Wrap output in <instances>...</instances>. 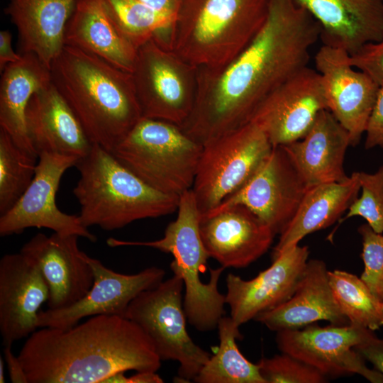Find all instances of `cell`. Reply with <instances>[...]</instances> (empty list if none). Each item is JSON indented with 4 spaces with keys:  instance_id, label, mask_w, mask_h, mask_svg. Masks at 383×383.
Listing matches in <instances>:
<instances>
[{
    "instance_id": "obj_1",
    "label": "cell",
    "mask_w": 383,
    "mask_h": 383,
    "mask_svg": "<svg viewBox=\"0 0 383 383\" xmlns=\"http://www.w3.org/2000/svg\"><path fill=\"white\" fill-rule=\"evenodd\" d=\"M320 35V25L297 0H270L265 24L238 55L198 69L195 103L182 130L204 145L248 122L270 93L308 66Z\"/></svg>"
},
{
    "instance_id": "obj_2",
    "label": "cell",
    "mask_w": 383,
    "mask_h": 383,
    "mask_svg": "<svg viewBox=\"0 0 383 383\" xmlns=\"http://www.w3.org/2000/svg\"><path fill=\"white\" fill-rule=\"evenodd\" d=\"M18 357L28 383H104L121 372H157L161 360L142 328L120 316L97 315L30 335Z\"/></svg>"
},
{
    "instance_id": "obj_3",
    "label": "cell",
    "mask_w": 383,
    "mask_h": 383,
    "mask_svg": "<svg viewBox=\"0 0 383 383\" xmlns=\"http://www.w3.org/2000/svg\"><path fill=\"white\" fill-rule=\"evenodd\" d=\"M50 70L52 84L94 144L111 152L143 118L131 73L68 45Z\"/></svg>"
},
{
    "instance_id": "obj_4",
    "label": "cell",
    "mask_w": 383,
    "mask_h": 383,
    "mask_svg": "<svg viewBox=\"0 0 383 383\" xmlns=\"http://www.w3.org/2000/svg\"><path fill=\"white\" fill-rule=\"evenodd\" d=\"M75 167L79 179L73 194L80 205L79 217L87 228L113 231L135 221L170 215L178 209L179 196L151 187L97 144Z\"/></svg>"
},
{
    "instance_id": "obj_5",
    "label": "cell",
    "mask_w": 383,
    "mask_h": 383,
    "mask_svg": "<svg viewBox=\"0 0 383 383\" xmlns=\"http://www.w3.org/2000/svg\"><path fill=\"white\" fill-rule=\"evenodd\" d=\"M270 0H183L170 36L171 48L199 68L226 65L265 24Z\"/></svg>"
},
{
    "instance_id": "obj_6",
    "label": "cell",
    "mask_w": 383,
    "mask_h": 383,
    "mask_svg": "<svg viewBox=\"0 0 383 383\" xmlns=\"http://www.w3.org/2000/svg\"><path fill=\"white\" fill-rule=\"evenodd\" d=\"M177 211L176 219L167 225L159 240L127 241L109 238L106 243L111 248L146 246L170 253L173 257L170 268L183 280V306L189 323L199 331H212L225 313L226 295L219 292L218 283L226 268H210L209 282H202L200 274L205 272L209 256L201 240V213L192 189L179 196Z\"/></svg>"
},
{
    "instance_id": "obj_7",
    "label": "cell",
    "mask_w": 383,
    "mask_h": 383,
    "mask_svg": "<svg viewBox=\"0 0 383 383\" xmlns=\"http://www.w3.org/2000/svg\"><path fill=\"white\" fill-rule=\"evenodd\" d=\"M202 149L181 126L143 117L111 153L151 187L180 196L192 188Z\"/></svg>"
},
{
    "instance_id": "obj_8",
    "label": "cell",
    "mask_w": 383,
    "mask_h": 383,
    "mask_svg": "<svg viewBox=\"0 0 383 383\" xmlns=\"http://www.w3.org/2000/svg\"><path fill=\"white\" fill-rule=\"evenodd\" d=\"M272 148L250 121L205 143L192 188L201 216L242 187Z\"/></svg>"
},
{
    "instance_id": "obj_9",
    "label": "cell",
    "mask_w": 383,
    "mask_h": 383,
    "mask_svg": "<svg viewBox=\"0 0 383 383\" xmlns=\"http://www.w3.org/2000/svg\"><path fill=\"white\" fill-rule=\"evenodd\" d=\"M183 280L174 274L140 293L129 304L126 317L150 339L161 360L179 362L177 379H194L211 355L189 336L182 301Z\"/></svg>"
},
{
    "instance_id": "obj_10",
    "label": "cell",
    "mask_w": 383,
    "mask_h": 383,
    "mask_svg": "<svg viewBox=\"0 0 383 383\" xmlns=\"http://www.w3.org/2000/svg\"><path fill=\"white\" fill-rule=\"evenodd\" d=\"M197 72L166 44L140 46L131 75L142 116L182 126L194 108Z\"/></svg>"
},
{
    "instance_id": "obj_11",
    "label": "cell",
    "mask_w": 383,
    "mask_h": 383,
    "mask_svg": "<svg viewBox=\"0 0 383 383\" xmlns=\"http://www.w3.org/2000/svg\"><path fill=\"white\" fill-rule=\"evenodd\" d=\"M375 336L367 328L348 324L277 331L279 350L320 371L326 377L357 374L372 383H383V374L369 369L365 360L354 349Z\"/></svg>"
},
{
    "instance_id": "obj_12",
    "label": "cell",
    "mask_w": 383,
    "mask_h": 383,
    "mask_svg": "<svg viewBox=\"0 0 383 383\" xmlns=\"http://www.w3.org/2000/svg\"><path fill=\"white\" fill-rule=\"evenodd\" d=\"M78 160L75 157L59 154H40L30 184L16 204L0 216V235L19 234L29 228H45L95 243L96 236L82 223L79 215L65 213L56 205L61 178Z\"/></svg>"
},
{
    "instance_id": "obj_13",
    "label": "cell",
    "mask_w": 383,
    "mask_h": 383,
    "mask_svg": "<svg viewBox=\"0 0 383 383\" xmlns=\"http://www.w3.org/2000/svg\"><path fill=\"white\" fill-rule=\"evenodd\" d=\"M308 188L284 149L275 146L251 178L210 211L243 205L281 234Z\"/></svg>"
},
{
    "instance_id": "obj_14",
    "label": "cell",
    "mask_w": 383,
    "mask_h": 383,
    "mask_svg": "<svg viewBox=\"0 0 383 383\" xmlns=\"http://www.w3.org/2000/svg\"><path fill=\"white\" fill-rule=\"evenodd\" d=\"M328 109L321 77L308 66L270 93L249 121L255 123L273 147L304 138L319 113Z\"/></svg>"
},
{
    "instance_id": "obj_15",
    "label": "cell",
    "mask_w": 383,
    "mask_h": 383,
    "mask_svg": "<svg viewBox=\"0 0 383 383\" xmlns=\"http://www.w3.org/2000/svg\"><path fill=\"white\" fill-rule=\"evenodd\" d=\"M94 272V283L87 294L73 305L61 309L40 311L38 327L67 329L84 318L97 315L126 317L131 302L142 292L163 281L165 272L150 267L133 274L113 271L95 258L87 256Z\"/></svg>"
},
{
    "instance_id": "obj_16",
    "label": "cell",
    "mask_w": 383,
    "mask_h": 383,
    "mask_svg": "<svg viewBox=\"0 0 383 383\" xmlns=\"http://www.w3.org/2000/svg\"><path fill=\"white\" fill-rule=\"evenodd\" d=\"M345 50L323 45L315 55L328 110L347 130L356 145L374 106L380 86L367 74L350 64Z\"/></svg>"
},
{
    "instance_id": "obj_17",
    "label": "cell",
    "mask_w": 383,
    "mask_h": 383,
    "mask_svg": "<svg viewBox=\"0 0 383 383\" xmlns=\"http://www.w3.org/2000/svg\"><path fill=\"white\" fill-rule=\"evenodd\" d=\"M78 235L39 233L20 252L40 270L48 289V309L67 308L83 298L94 283L87 255L78 245Z\"/></svg>"
},
{
    "instance_id": "obj_18",
    "label": "cell",
    "mask_w": 383,
    "mask_h": 383,
    "mask_svg": "<svg viewBox=\"0 0 383 383\" xmlns=\"http://www.w3.org/2000/svg\"><path fill=\"white\" fill-rule=\"evenodd\" d=\"M309 253L307 246H291L252 279L245 280L229 273L226 277V303L235 323L240 327L258 314L287 301L304 273Z\"/></svg>"
},
{
    "instance_id": "obj_19",
    "label": "cell",
    "mask_w": 383,
    "mask_h": 383,
    "mask_svg": "<svg viewBox=\"0 0 383 383\" xmlns=\"http://www.w3.org/2000/svg\"><path fill=\"white\" fill-rule=\"evenodd\" d=\"M199 231L209 257L225 268L248 266L268 250L275 235L240 204L201 216Z\"/></svg>"
},
{
    "instance_id": "obj_20",
    "label": "cell",
    "mask_w": 383,
    "mask_h": 383,
    "mask_svg": "<svg viewBox=\"0 0 383 383\" xmlns=\"http://www.w3.org/2000/svg\"><path fill=\"white\" fill-rule=\"evenodd\" d=\"M49 289L38 267L20 252L0 260V333L4 347L28 338L38 327Z\"/></svg>"
},
{
    "instance_id": "obj_21",
    "label": "cell",
    "mask_w": 383,
    "mask_h": 383,
    "mask_svg": "<svg viewBox=\"0 0 383 383\" xmlns=\"http://www.w3.org/2000/svg\"><path fill=\"white\" fill-rule=\"evenodd\" d=\"M26 122L28 138L38 156L48 152L79 160L94 145L52 82L30 98Z\"/></svg>"
},
{
    "instance_id": "obj_22",
    "label": "cell",
    "mask_w": 383,
    "mask_h": 383,
    "mask_svg": "<svg viewBox=\"0 0 383 383\" xmlns=\"http://www.w3.org/2000/svg\"><path fill=\"white\" fill-rule=\"evenodd\" d=\"M321 27L323 45L350 55L383 39V0H297Z\"/></svg>"
},
{
    "instance_id": "obj_23",
    "label": "cell",
    "mask_w": 383,
    "mask_h": 383,
    "mask_svg": "<svg viewBox=\"0 0 383 383\" xmlns=\"http://www.w3.org/2000/svg\"><path fill=\"white\" fill-rule=\"evenodd\" d=\"M350 145L347 130L329 110L324 109L304 138L280 146L309 187L341 182L348 177L343 163Z\"/></svg>"
},
{
    "instance_id": "obj_24",
    "label": "cell",
    "mask_w": 383,
    "mask_h": 383,
    "mask_svg": "<svg viewBox=\"0 0 383 383\" xmlns=\"http://www.w3.org/2000/svg\"><path fill=\"white\" fill-rule=\"evenodd\" d=\"M328 272L323 260H308L292 296L276 308L258 314L255 320L276 332L301 328L321 320L337 326L350 324L334 298Z\"/></svg>"
},
{
    "instance_id": "obj_25",
    "label": "cell",
    "mask_w": 383,
    "mask_h": 383,
    "mask_svg": "<svg viewBox=\"0 0 383 383\" xmlns=\"http://www.w3.org/2000/svg\"><path fill=\"white\" fill-rule=\"evenodd\" d=\"M65 45L94 55L131 74L138 52L111 18L104 0L75 1Z\"/></svg>"
},
{
    "instance_id": "obj_26",
    "label": "cell",
    "mask_w": 383,
    "mask_h": 383,
    "mask_svg": "<svg viewBox=\"0 0 383 383\" xmlns=\"http://www.w3.org/2000/svg\"><path fill=\"white\" fill-rule=\"evenodd\" d=\"M76 0H9L5 13L18 33L20 54L33 53L50 68L65 46Z\"/></svg>"
},
{
    "instance_id": "obj_27",
    "label": "cell",
    "mask_w": 383,
    "mask_h": 383,
    "mask_svg": "<svg viewBox=\"0 0 383 383\" xmlns=\"http://www.w3.org/2000/svg\"><path fill=\"white\" fill-rule=\"evenodd\" d=\"M360 190L359 172H353L341 182L309 187L292 219L280 234L272 259L289 247L298 245L306 235L339 220L357 198Z\"/></svg>"
},
{
    "instance_id": "obj_28",
    "label": "cell",
    "mask_w": 383,
    "mask_h": 383,
    "mask_svg": "<svg viewBox=\"0 0 383 383\" xmlns=\"http://www.w3.org/2000/svg\"><path fill=\"white\" fill-rule=\"evenodd\" d=\"M21 55L1 72L0 128L21 149L38 157L28 138L26 111L33 94L51 83L50 70L34 54Z\"/></svg>"
},
{
    "instance_id": "obj_29",
    "label": "cell",
    "mask_w": 383,
    "mask_h": 383,
    "mask_svg": "<svg viewBox=\"0 0 383 383\" xmlns=\"http://www.w3.org/2000/svg\"><path fill=\"white\" fill-rule=\"evenodd\" d=\"M219 347L194 378L197 383H266L258 364L247 360L239 350L242 335L232 318L222 316L217 326Z\"/></svg>"
},
{
    "instance_id": "obj_30",
    "label": "cell",
    "mask_w": 383,
    "mask_h": 383,
    "mask_svg": "<svg viewBox=\"0 0 383 383\" xmlns=\"http://www.w3.org/2000/svg\"><path fill=\"white\" fill-rule=\"evenodd\" d=\"M117 27L138 50L155 39L170 47L175 18L140 0H104Z\"/></svg>"
},
{
    "instance_id": "obj_31",
    "label": "cell",
    "mask_w": 383,
    "mask_h": 383,
    "mask_svg": "<svg viewBox=\"0 0 383 383\" xmlns=\"http://www.w3.org/2000/svg\"><path fill=\"white\" fill-rule=\"evenodd\" d=\"M329 284L342 313L350 324L374 331L382 325V303L363 280L346 271L328 272Z\"/></svg>"
},
{
    "instance_id": "obj_32",
    "label": "cell",
    "mask_w": 383,
    "mask_h": 383,
    "mask_svg": "<svg viewBox=\"0 0 383 383\" xmlns=\"http://www.w3.org/2000/svg\"><path fill=\"white\" fill-rule=\"evenodd\" d=\"M38 157L21 149L0 128V214L8 211L30 184Z\"/></svg>"
},
{
    "instance_id": "obj_33",
    "label": "cell",
    "mask_w": 383,
    "mask_h": 383,
    "mask_svg": "<svg viewBox=\"0 0 383 383\" xmlns=\"http://www.w3.org/2000/svg\"><path fill=\"white\" fill-rule=\"evenodd\" d=\"M359 180L362 194L340 221L361 216L374 232L383 233V165L372 174L359 172Z\"/></svg>"
},
{
    "instance_id": "obj_34",
    "label": "cell",
    "mask_w": 383,
    "mask_h": 383,
    "mask_svg": "<svg viewBox=\"0 0 383 383\" xmlns=\"http://www.w3.org/2000/svg\"><path fill=\"white\" fill-rule=\"evenodd\" d=\"M266 383H323L327 377L304 362L286 353L263 357L257 363Z\"/></svg>"
},
{
    "instance_id": "obj_35",
    "label": "cell",
    "mask_w": 383,
    "mask_h": 383,
    "mask_svg": "<svg viewBox=\"0 0 383 383\" xmlns=\"http://www.w3.org/2000/svg\"><path fill=\"white\" fill-rule=\"evenodd\" d=\"M357 231L362 238L361 256L365 265L360 278L382 303L383 233L374 232L367 223L361 225Z\"/></svg>"
},
{
    "instance_id": "obj_36",
    "label": "cell",
    "mask_w": 383,
    "mask_h": 383,
    "mask_svg": "<svg viewBox=\"0 0 383 383\" xmlns=\"http://www.w3.org/2000/svg\"><path fill=\"white\" fill-rule=\"evenodd\" d=\"M348 61L352 67L365 72L380 87L383 86V39L365 44L350 55Z\"/></svg>"
},
{
    "instance_id": "obj_37",
    "label": "cell",
    "mask_w": 383,
    "mask_h": 383,
    "mask_svg": "<svg viewBox=\"0 0 383 383\" xmlns=\"http://www.w3.org/2000/svg\"><path fill=\"white\" fill-rule=\"evenodd\" d=\"M365 133L366 149L383 147V86L379 87Z\"/></svg>"
},
{
    "instance_id": "obj_38",
    "label": "cell",
    "mask_w": 383,
    "mask_h": 383,
    "mask_svg": "<svg viewBox=\"0 0 383 383\" xmlns=\"http://www.w3.org/2000/svg\"><path fill=\"white\" fill-rule=\"evenodd\" d=\"M354 349L383 374V339H379L375 335L368 341L354 347Z\"/></svg>"
},
{
    "instance_id": "obj_39",
    "label": "cell",
    "mask_w": 383,
    "mask_h": 383,
    "mask_svg": "<svg viewBox=\"0 0 383 383\" xmlns=\"http://www.w3.org/2000/svg\"><path fill=\"white\" fill-rule=\"evenodd\" d=\"M164 381L157 372H136L126 377L124 371L118 372L104 380V383H162Z\"/></svg>"
},
{
    "instance_id": "obj_40",
    "label": "cell",
    "mask_w": 383,
    "mask_h": 383,
    "mask_svg": "<svg viewBox=\"0 0 383 383\" xmlns=\"http://www.w3.org/2000/svg\"><path fill=\"white\" fill-rule=\"evenodd\" d=\"M3 353L11 382L12 383H28L23 365L18 355L16 356L13 353L11 346L4 347Z\"/></svg>"
},
{
    "instance_id": "obj_41",
    "label": "cell",
    "mask_w": 383,
    "mask_h": 383,
    "mask_svg": "<svg viewBox=\"0 0 383 383\" xmlns=\"http://www.w3.org/2000/svg\"><path fill=\"white\" fill-rule=\"evenodd\" d=\"M11 33L9 30L0 32V70L2 72L7 65L20 60L22 55L16 53L11 45Z\"/></svg>"
},
{
    "instance_id": "obj_42",
    "label": "cell",
    "mask_w": 383,
    "mask_h": 383,
    "mask_svg": "<svg viewBox=\"0 0 383 383\" xmlns=\"http://www.w3.org/2000/svg\"><path fill=\"white\" fill-rule=\"evenodd\" d=\"M145 4L174 18L176 17L183 0H140Z\"/></svg>"
},
{
    "instance_id": "obj_43",
    "label": "cell",
    "mask_w": 383,
    "mask_h": 383,
    "mask_svg": "<svg viewBox=\"0 0 383 383\" xmlns=\"http://www.w3.org/2000/svg\"><path fill=\"white\" fill-rule=\"evenodd\" d=\"M4 357H0V383L5 382V374H4Z\"/></svg>"
},
{
    "instance_id": "obj_44",
    "label": "cell",
    "mask_w": 383,
    "mask_h": 383,
    "mask_svg": "<svg viewBox=\"0 0 383 383\" xmlns=\"http://www.w3.org/2000/svg\"><path fill=\"white\" fill-rule=\"evenodd\" d=\"M382 325H383V301H382Z\"/></svg>"
}]
</instances>
